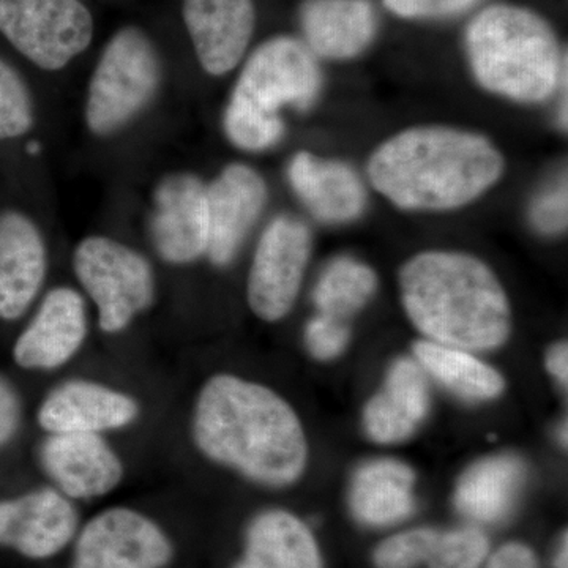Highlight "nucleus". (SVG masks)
<instances>
[{
	"instance_id": "22",
	"label": "nucleus",
	"mask_w": 568,
	"mask_h": 568,
	"mask_svg": "<svg viewBox=\"0 0 568 568\" xmlns=\"http://www.w3.org/2000/svg\"><path fill=\"white\" fill-rule=\"evenodd\" d=\"M416 476L405 463L375 459L358 467L351 485V508L358 521L388 526L409 517L414 510Z\"/></svg>"
},
{
	"instance_id": "29",
	"label": "nucleus",
	"mask_w": 568,
	"mask_h": 568,
	"mask_svg": "<svg viewBox=\"0 0 568 568\" xmlns=\"http://www.w3.org/2000/svg\"><path fill=\"white\" fill-rule=\"evenodd\" d=\"M439 532L433 529H414L387 538L377 547V568H416L428 560Z\"/></svg>"
},
{
	"instance_id": "34",
	"label": "nucleus",
	"mask_w": 568,
	"mask_h": 568,
	"mask_svg": "<svg viewBox=\"0 0 568 568\" xmlns=\"http://www.w3.org/2000/svg\"><path fill=\"white\" fill-rule=\"evenodd\" d=\"M487 568H538L536 556L523 545H506L489 559Z\"/></svg>"
},
{
	"instance_id": "23",
	"label": "nucleus",
	"mask_w": 568,
	"mask_h": 568,
	"mask_svg": "<svg viewBox=\"0 0 568 568\" xmlns=\"http://www.w3.org/2000/svg\"><path fill=\"white\" fill-rule=\"evenodd\" d=\"M525 478L526 466L517 455L480 459L459 478L455 504L474 521H499L514 507Z\"/></svg>"
},
{
	"instance_id": "7",
	"label": "nucleus",
	"mask_w": 568,
	"mask_h": 568,
	"mask_svg": "<svg viewBox=\"0 0 568 568\" xmlns=\"http://www.w3.org/2000/svg\"><path fill=\"white\" fill-rule=\"evenodd\" d=\"M73 271L97 310V324L106 335L125 332L152 308L156 278L148 257L104 235L82 239L73 252Z\"/></svg>"
},
{
	"instance_id": "20",
	"label": "nucleus",
	"mask_w": 568,
	"mask_h": 568,
	"mask_svg": "<svg viewBox=\"0 0 568 568\" xmlns=\"http://www.w3.org/2000/svg\"><path fill=\"white\" fill-rule=\"evenodd\" d=\"M298 17L304 43L316 58L353 59L376 36V11L369 0H305Z\"/></svg>"
},
{
	"instance_id": "31",
	"label": "nucleus",
	"mask_w": 568,
	"mask_h": 568,
	"mask_svg": "<svg viewBox=\"0 0 568 568\" xmlns=\"http://www.w3.org/2000/svg\"><path fill=\"white\" fill-rule=\"evenodd\" d=\"M567 183H559L556 189L547 190L534 201L530 220L544 234H560L567 230L568 220Z\"/></svg>"
},
{
	"instance_id": "38",
	"label": "nucleus",
	"mask_w": 568,
	"mask_h": 568,
	"mask_svg": "<svg viewBox=\"0 0 568 568\" xmlns=\"http://www.w3.org/2000/svg\"><path fill=\"white\" fill-rule=\"evenodd\" d=\"M235 568H257L256 566H253L252 562H248V560L244 559L241 564H239Z\"/></svg>"
},
{
	"instance_id": "8",
	"label": "nucleus",
	"mask_w": 568,
	"mask_h": 568,
	"mask_svg": "<svg viewBox=\"0 0 568 568\" xmlns=\"http://www.w3.org/2000/svg\"><path fill=\"white\" fill-rule=\"evenodd\" d=\"M0 32L33 65L59 71L91 47L95 21L82 0H0Z\"/></svg>"
},
{
	"instance_id": "3",
	"label": "nucleus",
	"mask_w": 568,
	"mask_h": 568,
	"mask_svg": "<svg viewBox=\"0 0 568 568\" xmlns=\"http://www.w3.org/2000/svg\"><path fill=\"white\" fill-rule=\"evenodd\" d=\"M410 323L439 345L477 353L503 346L510 336V304L484 261L466 253L425 252L399 272Z\"/></svg>"
},
{
	"instance_id": "6",
	"label": "nucleus",
	"mask_w": 568,
	"mask_h": 568,
	"mask_svg": "<svg viewBox=\"0 0 568 568\" xmlns=\"http://www.w3.org/2000/svg\"><path fill=\"white\" fill-rule=\"evenodd\" d=\"M162 82V61L148 32L119 29L104 44L85 102V123L97 136L121 132L152 102Z\"/></svg>"
},
{
	"instance_id": "25",
	"label": "nucleus",
	"mask_w": 568,
	"mask_h": 568,
	"mask_svg": "<svg viewBox=\"0 0 568 568\" xmlns=\"http://www.w3.org/2000/svg\"><path fill=\"white\" fill-rule=\"evenodd\" d=\"M414 361L426 376L467 402H487L503 394V376L469 351L426 339L414 346Z\"/></svg>"
},
{
	"instance_id": "14",
	"label": "nucleus",
	"mask_w": 568,
	"mask_h": 568,
	"mask_svg": "<svg viewBox=\"0 0 568 568\" xmlns=\"http://www.w3.org/2000/svg\"><path fill=\"white\" fill-rule=\"evenodd\" d=\"M151 234L164 263L189 265L207 254V185L196 174H170L156 185Z\"/></svg>"
},
{
	"instance_id": "13",
	"label": "nucleus",
	"mask_w": 568,
	"mask_h": 568,
	"mask_svg": "<svg viewBox=\"0 0 568 568\" xmlns=\"http://www.w3.org/2000/svg\"><path fill=\"white\" fill-rule=\"evenodd\" d=\"M41 470L73 503L100 499L121 487L125 465L106 436L47 435L39 450Z\"/></svg>"
},
{
	"instance_id": "2",
	"label": "nucleus",
	"mask_w": 568,
	"mask_h": 568,
	"mask_svg": "<svg viewBox=\"0 0 568 568\" xmlns=\"http://www.w3.org/2000/svg\"><path fill=\"white\" fill-rule=\"evenodd\" d=\"M504 156L488 138L452 126H414L373 152L376 192L403 211L446 212L484 196L504 174Z\"/></svg>"
},
{
	"instance_id": "4",
	"label": "nucleus",
	"mask_w": 568,
	"mask_h": 568,
	"mask_svg": "<svg viewBox=\"0 0 568 568\" xmlns=\"http://www.w3.org/2000/svg\"><path fill=\"white\" fill-rule=\"evenodd\" d=\"M466 51L478 84L518 103L548 100L568 67L549 22L507 3L488 7L470 21Z\"/></svg>"
},
{
	"instance_id": "28",
	"label": "nucleus",
	"mask_w": 568,
	"mask_h": 568,
	"mask_svg": "<svg viewBox=\"0 0 568 568\" xmlns=\"http://www.w3.org/2000/svg\"><path fill=\"white\" fill-rule=\"evenodd\" d=\"M488 555V538L478 529L439 534L429 555L428 568H478Z\"/></svg>"
},
{
	"instance_id": "17",
	"label": "nucleus",
	"mask_w": 568,
	"mask_h": 568,
	"mask_svg": "<svg viewBox=\"0 0 568 568\" xmlns=\"http://www.w3.org/2000/svg\"><path fill=\"white\" fill-rule=\"evenodd\" d=\"M265 203L263 175L246 164H230L207 185V256L212 264L224 267L233 263Z\"/></svg>"
},
{
	"instance_id": "33",
	"label": "nucleus",
	"mask_w": 568,
	"mask_h": 568,
	"mask_svg": "<svg viewBox=\"0 0 568 568\" xmlns=\"http://www.w3.org/2000/svg\"><path fill=\"white\" fill-rule=\"evenodd\" d=\"M22 403L20 395L6 376L0 375V450L10 446L20 433Z\"/></svg>"
},
{
	"instance_id": "19",
	"label": "nucleus",
	"mask_w": 568,
	"mask_h": 568,
	"mask_svg": "<svg viewBox=\"0 0 568 568\" xmlns=\"http://www.w3.org/2000/svg\"><path fill=\"white\" fill-rule=\"evenodd\" d=\"M287 179L298 200L320 222H353L365 211L364 183L346 163L298 152L287 168Z\"/></svg>"
},
{
	"instance_id": "12",
	"label": "nucleus",
	"mask_w": 568,
	"mask_h": 568,
	"mask_svg": "<svg viewBox=\"0 0 568 568\" xmlns=\"http://www.w3.org/2000/svg\"><path fill=\"white\" fill-rule=\"evenodd\" d=\"M88 336L85 298L73 287H54L14 339L11 357L26 372H58L80 355Z\"/></svg>"
},
{
	"instance_id": "21",
	"label": "nucleus",
	"mask_w": 568,
	"mask_h": 568,
	"mask_svg": "<svg viewBox=\"0 0 568 568\" xmlns=\"http://www.w3.org/2000/svg\"><path fill=\"white\" fill-rule=\"evenodd\" d=\"M429 409L428 381L414 358H399L390 366L386 384L366 405V435L377 444L407 439L424 422Z\"/></svg>"
},
{
	"instance_id": "18",
	"label": "nucleus",
	"mask_w": 568,
	"mask_h": 568,
	"mask_svg": "<svg viewBox=\"0 0 568 568\" xmlns=\"http://www.w3.org/2000/svg\"><path fill=\"white\" fill-rule=\"evenodd\" d=\"M48 250L37 224L21 212L0 213V320L24 316L39 297Z\"/></svg>"
},
{
	"instance_id": "10",
	"label": "nucleus",
	"mask_w": 568,
	"mask_h": 568,
	"mask_svg": "<svg viewBox=\"0 0 568 568\" xmlns=\"http://www.w3.org/2000/svg\"><path fill=\"white\" fill-rule=\"evenodd\" d=\"M171 559L173 545L152 518L111 507L78 530L73 568H164Z\"/></svg>"
},
{
	"instance_id": "37",
	"label": "nucleus",
	"mask_w": 568,
	"mask_h": 568,
	"mask_svg": "<svg viewBox=\"0 0 568 568\" xmlns=\"http://www.w3.org/2000/svg\"><path fill=\"white\" fill-rule=\"evenodd\" d=\"M41 151L39 142H31V144L28 145V152L31 153V155H37Z\"/></svg>"
},
{
	"instance_id": "15",
	"label": "nucleus",
	"mask_w": 568,
	"mask_h": 568,
	"mask_svg": "<svg viewBox=\"0 0 568 568\" xmlns=\"http://www.w3.org/2000/svg\"><path fill=\"white\" fill-rule=\"evenodd\" d=\"M77 534V507L55 488H37L0 500V545L24 558H54Z\"/></svg>"
},
{
	"instance_id": "36",
	"label": "nucleus",
	"mask_w": 568,
	"mask_h": 568,
	"mask_svg": "<svg viewBox=\"0 0 568 568\" xmlns=\"http://www.w3.org/2000/svg\"><path fill=\"white\" fill-rule=\"evenodd\" d=\"M568 566V541L567 536H564L562 544L558 551V558H556V568H567Z\"/></svg>"
},
{
	"instance_id": "9",
	"label": "nucleus",
	"mask_w": 568,
	"mask_h": 568,
	"mask_svg": "<svg viewBox=\"0 0 568 568\" xmlns=\"http://www.w3.org/2000/svg\"><path fill=\"white\" fill-rule=\"evenodd\" d=\"M312 256V234L294 216H276L254 252L246 298L254 315L276 323L290 315Z\"/></svg>"
},
{
	"instance_id": "32",
	"label": "nucleus",
	"mask_w": 568,
	"mask_h": 568,
	"mask_svg": "<svg viewBox=\"0 0 568 568\" xmlns=\"http://www.w3.org/2000/svg\"><path fill=\"white\" fill-rule=\"evenodd\" d=\"M392 13L402 18H440L463 13L478 0H383Z\"/></svg>"
},
{
	"instance_id": "30",
	"label": "nucleus",
	"mask_w": 568,
	"mask_h": 568,
	"mask_svg": "<svg viewBox=\"0 0 568 568\" xmlns=\"http://www.w3.org/2000/svg\"><path fill=\"white\" fill-rule=\"evenodd\" d=\"M347 342H349V331L343 321L320 315L306 324V347L317 361L338 357L345 351Z\"/></svg>"
},
{
	"instance_id": "27",
	"label": "nucleus",
	"mask_w": 568,
	"mask_h": 568,
	"mask_svg": "<svg viewBox=\"0 0 568 568\" xmlns=\"http://www.w3.org/2000/svg\"><path fill=\"white\" fill-rule=\"evenodd\" d=\"M32 125L33 106L28 85L0 59V140L20 138Z\"/></svg>"
},
{
	"instance_id": "11",
	"label": "nucleus",
	"mask_w": 568,
	"mask_h": 568,
	"mask_svg": "<svg viewBox=\"0 0 568 568\" xmlns=\"http://www.w3.org/2000/svg\"><path fill=\"white\" fill-rule=\"evenodd\" d=\"M141 413L140 399L129 392L88 377H71L43 396L36 418L47 435L106 436L132 428Z\"/></svg>"
},
{
	"instance_id": "1",
	"label": "nucleus",
	"mask_w": 568,
	"mask_h": 568,
	"mask_svg": "<svg viewBox=\"0 0 568 568\" xmlns=\"http://www.w3.org/2000/svg\"><path fill=\"white\" fill-rule=\"evenodd\" d=\"M193 446L215 465L264 487H290L308 459L304 426L272 388L234 375L209 377L194 399Z\"/></svg>"
},
{
	"instance_id": "16",
	"label": "nucleus",
	"mask_w": 568,
	"mask_h": 568,
	"mask_svg": "<svg viewBox=\"0 0 568 568\" xmlns=\"http://www.w3.org/2000/svg\"><path fill=\"white\" fill-rule=\"evenodd\" d=\"M182 18L205 73L224 77L252 43L256 7L253 0H182Z\"/></svg>"
},
{
	"instance_id": "35",
	"label": "nucleus",
	"mask_w": 568,
	"mask_h": 568,
	"mask_svg": "<svg viewBox=\"0 0 568 568\" xmlns=\"http://www.w3.org/2000/svg\"><path fill=\"white\" fill-rule=\"evenodd\" d=\"M547 368L560 384L568 383V346L567 343H558L552 346L547 355Z\"/></svg>"
},
{
	"instance_id": "24",
	"label": "nucleus",
	"mask_w": 568,
	"mask_h": 568,
	"mask_svg": "<svg viewBox=\"0 0 568 568\" xmlns=\"http://www.w3.org/2000/svg\"><path fill=\"white\" fill-rule=\"evenodd\" d=\"M245 559L257 568H321L312 532L284 510H267L253 519L246 534Z\"/></svg>"
},
{
	"instance_id": "26",
	"label": "nucleus",
	"mask_w": 568,
	"mask_h": 568,
	"mask_svg": "<svg viewBox=\"0 0 568 568\" xmlns=\"http://www.w3.org/2000/svg\"><path fill=\"white\" fill-rule=\"evenodd\" d=\"M376 286L373 268L354 257L339 256L324 268L317 280L313 301L320 315L343 321L368 304Z\"/></svg>"
},
{
	"instance_id": "5",
	"label": "nucleus",
	"mask_w": 568,
	"mask_h": 568,
	"mask_svg": "<svg viewBox=\"0 0 568 568\" xmlns=\"http://www.w3.org/2000/svg\"><path fill=\"white\" fill-rule=\"evenodd\" d=\"M323 85L320 63L304 41L278 36L264 41L245 62L223 115L235 148L263 152L283 140V108L305 111Z\"/></svg>"
}]
</instances>
